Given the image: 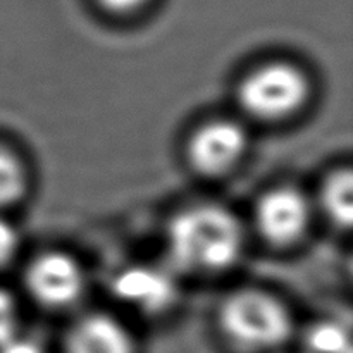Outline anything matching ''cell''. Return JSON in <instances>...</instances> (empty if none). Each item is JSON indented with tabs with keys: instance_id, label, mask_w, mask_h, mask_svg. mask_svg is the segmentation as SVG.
<instances>
[{
	"instance_id": "6da1fadb",
	"label": "cell",
	"mask_w": 353,
	"mask_h": 353,
	"mask_svg": "<svg viewBox=\"0 0 353 353\" xmlns=\"http://www.w3.org/2000/svg\"><path fill=\"white\" fill-rule=\"evenodd\" d=\"M172 261L190 271L230 268L243 250V230L221 205H195L179 212L168 228Z\"/></svg>"
},
{
	"instance_id": "7a4b0ae2",
	"label": "cell",
	"mask_w": 353,
	"mask_h": 353,
	"mask_svg": "<svg viewBox=\"0 0 353 353\" xmlns=\"http://www.w3.org/2000/svg\"><path fill=\"white\" fill-rule=\"evenodd\" d=\"M219 324L226 340L247 353L274 352L293 333L292 314L283 302L257 290L231 295L221 307Z\"/></svg>"
},
{
	"instance_id": "3957f363",
	"label": "cell",
	"mask_w": 353,
	"mask_h": 353,
	"mask_svg": "<svg viewBox=\"0 0 353 353\" xmlns=\"http://www.w3.org/2000/svg\"><path fill=\"white\" fill-rule=\"evenodd\" d=\"M309 92L303 71L286 62H272L252 71L241 81L238 100L250 116L278 121L296 112L307 102Z\"/></svg>"
},
{
	"instance_id": "277c9868",
	"label": "cell",
	"mask_w": 353,
	"mask_h": 353,
	"mask_svg": "<svg viewBox=\"0 0 353 353\" xmlns=\"http://www.w3.org/2000/svg\"><path fill=\"white\" fill-rule=\"evenodd\" d=\"M28 292L38 303L52 309L68 307L81 296L85 274L68 254L48 252L31 262L26 272Z\"/></svg>"
},
{
	"instance_id": "5b68a950",
	"label": "cell",
	"mask_w": 353,
	"mask_h": 353,
	"mask_svg": "<svg viewBox=\"0 0 353 353\" xmlns=\"http://www.w3.org/2000/svg\"><path fill=\"white\" fill-rule=\"evenodd\" d=\"M248 134L238 123L217 119L203 124L192 137L188 155L193 168L203 174H223L243 159Z\"/></svg>"
},
{
	"instance_id": "8992f818",
	"label": "cell",
	"mask_w": 353,
	"mask_h": 353,
	"mask_svg": "<svg viewBox=\"0 0 353 353\" xmlns=\"http://www.w3.org/2000/svg\"><path fill=\"white\" fill-rule=\"evenodd\" d=\"M255 219L265 240L274 245H292L309 228L310 203L296 188H274L261 199Z\"/></svg>"
},
{
	"instance_id": "52a82bcc",
	"label": "cell",
	"mask_w": 353,
	"mask_h": 353,
	"mask_svg": "<svg viewBox=\"0 0 353 353\" xmlns=\"http://www.w3.org/2000/svg\"><path fill=\"white\" fill-rule=\"evenodd\" d=\"M65 353H137L131 331L109 314H90L71 327Z\"/></svg>"
},
{
	"instance_id": "ba28073f",
	"label": "cell",
	"mask_w": 353,
	"mask_h": 353,
	"mask_svg": "<svg viewBox=\"0 0 353 353\" xmlns=\"http://www.w3.org/2000/svg\"><path fill=\"white\" fill-rule=\"evenodd\" d=\"M172 281L154 269H131L117 278L116 293L141 310H161L174 296Z\"/></svg>"
},
{
	"instance_id": "9c48e42d",
	"label": "cell",
	"mask_w": 353,
	"mask_h": 353,
	"mask_svg": "<svg viewBox=\"0 0 353 353\" xmlns=\"http://www.w3.org/2000/svg\"><path fill=\"white\" fill-rule=\"evenodd\" d=\"M323 205L338 226H350L353 217V179L350 171L336 172L323 190Z\"/></svg>"
},
{
	"instance_id": "30bf717a",
	"label": "cell",
	"mask_w": 353,
	"mask_h": 353,
	"mask_svg": "<svg viewBox=\"0 0 353 353\" xmlns=\"http://www.w3.org/2000/svg\"><path fill=\"white\" fill-rule=\"evenodd\" d=\"M26 186V174L16 155L0 148V207L19 200Z\"/></svg>"
},
{
	"instance_id": "8fae6325",
	"label": "cell",
	"mask_w": 353,
	"mask_h": 353,
	"mask_svg": "<svg viewBox=\"0 0 353 353\" xmlns=\"http://www.w3.org/2000/svg\"><path fill=\"white\" fill-rule=\"evenodd\" d=\"M312 353H348V341L341 330L333 326H323L310 336Z\"/></svg>"
},
{
	"instance_id": "7c38bea8",
	"label": "cell",
	"mask_w": 353,
	"mask_h": 353,
	"mask_svg": "<svg viewBox=\"0 0 353 353\" xmlns=\"http://www.w3.org/2000/svg\"><path fill=\"white\" fill-rule=\"evenodd\" d=\"M19 331V312L16 300L0 288V345Z\"/></svg>"
},
{
	"instance_id": "4fadbf2b",
	"label": "cell",
	"mask_w": 353,
	"mask_h": 353,
	"mask_svg": "<svg viewBox=\"0 0 353 353\" xmlns=\"http://www.w3.org/2000/svg\"><path fill=\"white\" fill-rule=\"evenodd\" d=\"M19 247V234L16 228L7 221L0 219V265L12 261Z\"/></svg>"
},
{
	"instance_id": "5bb4252c",
	"label": "cell",
	"mask_w": 353,
	"mask_h": 353,
	"mask_svg": "<svg viewBox=\"0 0 353 353\" xmlns=\"http://www.w3.org/2000/svg\"><path fill=\"white\" fill-rule=\"evenodd\" d=\"M0 353H45V352L37 340L26 336V334H21L19 331H17V333L12 334L9 340H6L2 345H0Z\"/></svg>"
},
{
	"instance_id": "9a60e30c",
	"label": "cell",
	"mask_w": 353,
	"mask_h": 353,
	"mask_svg": "<svg viewBox=\"0 0 353 353\" xmlns=\"http://www.w3.org/2000/svg\"><path fill=\"white\" fill-rule=\"evenodd\" d=\"M103 9L110 10V12H117V14H126V12H133V10L140 9L145 2L148 0H97Z\"/></svg>"
}]
</instances>
